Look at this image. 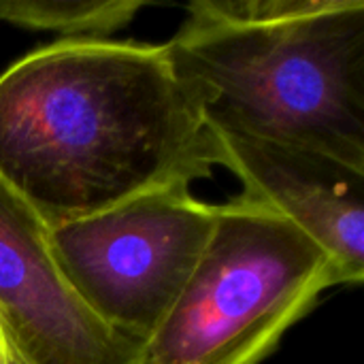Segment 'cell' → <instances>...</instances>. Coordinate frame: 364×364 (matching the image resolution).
I'll list each match as a JSON object with an SVG mask.
<instances>
[{
	"label": "cell",
	"mask_w": 364,
	"mask_h": 364,
	"mask_svg": "<svg viewBox=\"0 0 364 364\" xmlns=\"http://www.w3.org/2000/svg\"><path fill=\"white\" fill-rule=\"evenodd\" d=\"M213 136L218 166L241 181L243 200L269 209L316 241L343 286L363 284L364 171L307 147L226 132Z\"/></svg>",
	"instance_id": "cell-6"
},
{
	"label": "cell",
	"mask_w": 364,
	"mask_h": 364,
	"mask_svg": "<svg viewBox=\"0 0 364 364\" xmlns=\"http://www.w3.org/2000/svg\"><path fill=\"white\" fill-rule=\"evenodd\" d=\"M49 226L0 181V320L28 364H141V343L98 320L49 247Z\"/></svg>",
	"instance_id": "cell-5"
},
{
	"label": "cell",
	"mask_w": 364,
	"mask_h": 364,
	"mask_svg": "<svg viewBox=\"0 0 364 364\" xmlns=\"http://www.w3.org/2000/svg\"><path fill=\"white\" fill-rule=\"evenodd\" d=\"M218 205L173 186L47 230L58 267L87 309L141 346L194 273Z\"/></svg>",
	"instance_id": "cell-4"
},
{
	"label": "cell",
	"mask_w": 364,
	"mask_h": 364,
	"mask_svg": "<svg viewBox=\"0 0 364 364\" xmlns=\"http://www.w3.org/2000/svg\"><path fill=\"white\" fill-rule=\"evenodd\" d=\"M145 6L139 0H0V19L73 38H109Z\"/></svg>",
	"instance_id": "cell-7"
},
{
	"label": "cell",
	"mask_w": 364,
	"mask_h": 364,
	"mask_svg": "<svg viewBox=\"0 0 364 364\" xmlns=\"http://www.w3.org/2000/svg\"><path fill=\"white\" fill-rule=\"evenodd\" d=\"M205 96L164 45L73 38L0 75V181L49 228L218 166Z\"/></svg>",
	"instance_id": "cell-1"
},
{
	"label": "cell",
	"mask_w": 364,
	"mask_h": 364,
	"mask_svg": "<svg viewBox=\"0 0 364 364\" xmlns=\"http://www.w3.org/2000/svg\"><path fill=\"white\" fill-rule=\"evenodd\" d=\"M164 47L209 130L364 171L363 0H196Z\"/></svg>",
	"instance_id": "cell-2"
},
{
	"label": "cell",
	"mask_w": 364,
	"mask_h": 364,
	"mask_svg": "<svg viewBox=\"0 0 364 364\" xmlns=\"http://www.w3.org/2000/svg\"><path fill=\"white\" fill-rule=\"evenodd\" d=\"M0 364H28L0 320Z\"/></svg>",
	"instance_id": "cell-8"
},
{
	"label": "cell",
	"mask_w": 364,
	"mask_h": 364,
	"mask_svg": "<svg viewBox=\"0 0 364 364\" xmlns=\"http://www.w3.org/2000/svg\"><path fill=\"white\" fill-rule=\"evenodd\" d=\"M337 286L341 275L316 241L235 196L218 205L213 235L141 346V364H262Z\"/></svg>",
	"instance_id": "cell-3"
}]
</instances>
